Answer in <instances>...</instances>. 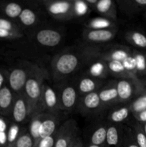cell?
<instances>
[{"instance_id": "obj_1", "label": "cell", "mask_w": 146, "mask_h": 147, "mask_svg": "<svg viewBox=\"0 0 146 147\" xmlns=\"http://www.w3.org/2000/svg\"><path fill=\"white\" fill-rule=\"evenodd\" d=\"M84 60L82 53L65 51L57 55L52 60L51 67L55 81H60L74 73Z\"/></svg>"}, {"instance_id": "obj_2", "label": "cell", "mask_w": 146, "mask_h": 147, "mask_svg": "<svg viewBox=\"0 0 146 147\" xmlns=\"http://www.w3.org/2000/svg\"><path fill=\"white\" fill-rule=\"evenodd\" d=\"M47 73L37 65H33L28 79L24 86L23 93L29 106L30 118L37 111L39 101L41 96L42 88L46 80Z\"/></svg>"}, {"instance_id": "obj_3", "label": "cell", "mask_w": 146, "mask_h": 147, "mask_svg": "<svg viewBox=\"0 0 146 147\" xmlns=\"http://www.w3.org/2000/svg\"><path fill=\"white\" fill-rule=\"evenodd\" d=\"M115 83L120 103L127 104L146 90L140 78H118Z\"/></svg>"}, {"instance_id": "obj_4", "label": "cell", "mask_w": 146, "mask_h": 147, "mask_svg": "<svg viewBox=\"0 0 146 147\" xmlns=\"http://www.w3.org/2000/svg\"><path fill=\"white\" fill-rule=\"evenodd\" d=\"M80 138V129L74 119H68L61 124L56 133L54 147H72Z\"/></svg>"}, {"instance_id": "obj_5", "label": "cell", "mask_w": 146, "mask_h": 147, "mask_svg": "<svg viewBox=\"0 0 146 147\" xmlns=\"http://www.w3.org/2000/svg\"><path fill=\"white\" fill-rule=\"evenodd\" d=\"M60 111L57 91L45 81L42 85L37 111L57 115Z\"/></svg>"}, {"instance_id": "obj_6", "label": "cell", "mask_w": 146, "mask_h": 147, "mask_svg": "<svg viewBox=\"0 0 146 147\" xmlns=\"http://www.w3.org/2000/svg\"><path fill=\"white\" fill-rule=\"evenodd\" d=\"M42 4L51 17L59 20H70L75 17L74 1L47 0Z\"/></svg>"}, {"instance_id": "obj_7", "label": "cell", "mask_w": 146, "mask_h": 147, "mask_svg": "<svg viewBox=\"0 0 146 147\" xmlns=\"http://www.w3.org/2000/svg\"><path fill=\"white\" fill-rule=\"evenodd\" d=\"M57 91L60 110L67 112L71 111L77 106L80 96L76 85L66 83L60 86Z\"/></svg>"}, {"instance_id": "obj_8", "label": "cell", "mask_w": 146, "mask_h": 147, "mask_svg": "<svg viewBox=\"0 0 146 147\" xmlns=\"http://www.w3.org/2000/svg\"><path fill=\"white\" fill-rule=\"evenodd\" d=\"M77 107L80 113L83 116L97 115L104 111L97 91L80 97Z\"/></svg>"}, {"instance_id": "obj_9", "label": "cell", "mask_w": 146, "mask_h": 147, "mask_svg": "<svg viewBox=\"0 0 146 147\" xmlns=\"http://www.w3.org/2000/svg\"><path fill=\"white\" fill-rule=\"evenodd\" d=\"M32 66L33 65H27L24 67H15L9 73V83L10 89L15 95L23 92Z\"/></svg>"}, {"instance_id": "obj_10", "label": "cell", "mask_w": 146, "mask_h": 147, "mask_svg": "<svg viewBox=\"0 0 146 147\" xmlns=\"http://www.w3.org/2000/svg\"><path fill=\"white\" fill-rule=\"evenodd\" d=\"M11 115L14 121L17 124L22 123L27 119H30L29 106L23 92L15 95Z\"/></svg>"}, {"instance_id": "obj_11", "label": "cell", "mask_w": 146, "mask_h": 147, "mask_svg": "<svg viewBox=\"0 0 146 147\" xmlns=\"http://www.w3.org/2000/svg\"><path fill=\"white\" fill-rule=\"evenodd\" d=\"M133 55V52L125 46H117L110 48L105 51H102L97 47V58L103 61H125Z\"/></svg>"}, {"instance_id": "obj_12", "label": "cell", "mask_w": 146, "mask_h": 147, "mask_svg": "<svg viewBox=\"0 0 146 147\" xmlns=\"http://www.w3.org/2000/svg\"><path fill=\"white\" fill-rule=\"evenodd\" d=\"M97 93L103 110L107 108L113 107L120 103L116 88L115 80L110 81L103 85L102 87L97 91Z\"/></svg>"}, {"instance_id": "obj_13", "label": "cell", "mask_w": 146, "mask_h": 147, "mask_svg": "<svg viewBox=\"0 0 146 147\" xmlns=\"http://www.w3.org/2000/svg\"><path fill=\"white\" fill-rule=\"evenodd\" d=\"M117 30L105 29V30H90L85 29L83 31L82 37L84 41L89 43H104L111 41L115 38Z\"/></svg>"}, {"instance_id": "obj_14", "label": "cell", "mask_w": 146, "mask_h": 147, "mask_svg": "<svg viewBox=\"0 0 146 147\" xmlns=\"http://www.w3.org/2000/svg\"><path fill=\"white\" fill-rule=\"evenodd\" d=\"M37 42L44 47H52L58 45L62 41V35L57 30L53 29H42L35 34Z\"/></svg>"}, {"instance_id": "obj_15", "label": "cell", "mask_w": 146, "mask_h": 147, "mask_svg": "<svg viewBox=\"0 0 146 147\" xmlns=\"http://www.w3.org/2000/svg\"><path fill=\"white\" fill-rule=\"evenodd\" d=\"M103 85H104V82L102 80L84 75L78 80L76 84V87H77L79 96L81 97L88 93L98 91L102 87Z\"/></svg>"}, {"instance_id": "obj_16", "label": "cell", "mask_w": 146, "mask_h": 147, "mask_svg": "<svg viewBox=\"0 0 146 147\" xmlns=\"http://www.w3.org/2000/svg\"><path fill=\"white\" fill-rule=\"evenodd\" d=\"M133 116L129 104L119 103L112 107L107 113V122L115 124H123Z\"/></svg>"}, {"instance_id": "obj_17", "label": "cell", "mask_w": 146, "mask_h": 147, "mask_svg": "<svg viewBox=\"0 0 146 147\" xmlns=\"http://www.w3.org/2000/svg\"><path fill=\"white\" fill-rule=\"evenodd\" d=\"M107 123L106 146L120 147L125 126L123 124H115L107 121Z\"/></svg>"}, {"instance_id": "obj_18", "label": "cell", "mask_w": 146, "mask_h": 147, "mask_svg": "<svg viewBox=\"0 0 146 147\" xmlns=\"http://www.w3.org/2000/svg\"><path fill=\"white\" fill-rule=\"evenodd\" d=\"M60 126V121L56 115L46 113L39 130L40 138L47 137L55 134Z\"/></svg>"}, {"instance_id": "obj_19", "label": "cell", "mask_w": 146, "mask_h": 147, "mask_svg": "<svg viewBox=\"0 0 146 147\" xmlns=\"http://www.w3.org/2000/svg\"><path fill=\"white\" fill-rule=\"evenodd\" d=\"M93 9L95 10L102 17L115 21L117 17L116 1L113 0H98Z\"/></svg>"}, {"instance_id": "obj_20", "label": "cell", "mask_w": 146, "mask_h": 147, "mask_svg": "<svg viewBox=\"0 0 146 147\" xmlns=\"http://www.w3.org/2000/svg\"><path fill=\"white\" fill-rule=\"evenodd\" d=\"M117 3L122 11L130 17L146 10V0H123L117 1Z\"/></svg>"}, {"instance_id": "obj_21", "label": "cell", "mask_w": 146, "mask_h": 147, "mask_svg": "<svg viewBox=\"0 0 146 147\" xmlns=\"http://www.w3.org/2000/svg\"><path fill=\"white\" fill-rule=\"evenodd\" d=\"M86 63H88L89 65L87 71V76L102 80L109 73L106 63L97 57L90 59L86 61Z\"/></svg>"}, {"instance_id": "obj_22", "label": "cell", "mask_w": 146, "mask_h": 147, "mask_svg": "<svg viewBox=\"0 0 146 147\" xmlns=\"http://www.w3.org/2000/svg\"><path fill=\"white\" fill-rule=\"evenodd\" d=\"M107 126V122L97 124L94 128L89 137L88 144L97 145V146H106Z\"/></svg>"}, {"instance_id": "obj_23", "label": "cell", "mask_w": 146, "mask_h": 147, "mask_svg": "<svg viewBox=\"0 0 146 147\" xmlns=\"http://www.w3.org/2000/svg\"><path fill=\"white\" fill-rule=\"evenodd\" d=\"M107 65L109 73L119 78H138L127 70L124 63L119 61H104Z\"/></svg>"}, {"instance_id": "obj_24", "label": "cell", "mask_w": 146, "mask_h": 147, "mask_svg": "<svg viewBox=\"0 0 146 147\" xmlns=\"http://www.w3.org/2000/svg\"><path fill=\"white\" fill-rule=\"evenodd\" d=\"M14 97L10 88L4 87L0 89V111L3 114L11 112Z\"/></svg>"}, {"instance_id": "obj_25", "label": "cell", "mask_w": 146, "mask_h": 147, "mask_svg": "<svg viewBox=\"0 0 146 147\" xmlns=\"http://www.w3.org/2000/svg\"><path fill=\"white\" fill-rule=\"evenodd\" d=\"M46 113L43 112H35L33 113L32 116L30 118L29 124L28 132L31 136L33 142L40 139V134H39V130H40V126L42 122L43 119L45 116Z\"/></svg>"}, {"instance_id": "obj_26", "label": "cell", "mask_w": 146, "mask_h": 147, "mask_svg": "<svg viewBox=\"0 0 146 147\" xmlns=\"http://www.w3.org/2000/svg\"><path fill=\"white\" fill-rule=\"evenodd\" d=\"M125 38L134 47L146 50V34L145 33L137 30H131L126 33Z\"/></svg>"}, {"instance_id": "obj_27", "label": "cell", "mask_w": 146, "mask_h": 147, "mask_svg": "<svg viewBox=\"0 0 146 147\" xmlns=\"http://www.w3.org/2000/svg\"><path fill=\"white\" fill-rule=\"evenodd\" d=\"M87 29L90 30H105L115 28L114 22L104 17L94 18L88 21L86 24Z\"/></svg>"}, {"instance_id": "obj_28", "label": "cell", "mask_w": 146, "mask_h": 147, "mask_svg": "<svg viewBox=\"0 0 146 147\" xmlns=\"http://www.w3.org/2000/svg\"><path fill=\"white\" fill-rule=\"evenodd\" d=\"M130 128L139 147H146V135L143 131L142 125L135 120L132 123Z\"/></svg>"}, {"instance_id": "obj_29", "label": "cell", "mask_w": 146, "mask_h": 147, "mask_svg": "<svg viewBox=\"0 0 146 147\" xmlns=\"http://www.w3.org/2000/svg\"><path fill=\"white\" fill-rule=\"evenodd\" d=\"M128 104L133 115L146 110V90L135 98Z\"/></svg>"}, {"instance_id": "obj_30", "label": "cell", "mask_w": 146, "mask_h": 147, "mask_svg": "<svg viewBox=\"0 0 146 147\" xmlns=\"http://www.w3.org/2000/svg\"><path fill=\"white\" fill-rule=\"evenodd\" d=\"M18 19L21 24L25 27H31L37 23V15L31 9L24 8Z\"/></svg>"}, {"instance_id": "obj_31", "label": "cell", "mask_w": 146, "mask_h": 147, "mask_svg": "<svg viewBox=\"0 0 146 147\" xmlns=\"http://www.w3.org/2000/svg\"><path fill=\"white\" fill-rule=\"evenodd\" d=\"M135 60V67L137 77L138 76H146V54L140 52H133Z\"/></svg>"}, {"instance_id": "obj_32", "label": "cell", "mask_w": 146, "mask_h": 147, "mask_svg": "<svg viewBox=\"0 0 146 147\" xmlns=\"http://www.w3.org/2000/svg\"><path fill=\"white\" fill-rule=\"evenodd\" d=\"M21 4L16 2H9L4 7V11L7 17L11 19H18L23 10Z\"/></svg>"}, {"instance_id": "obj_33", "label": "cell", "mask_w": 146, "mask_h": 147, "mask_svg": "<svg viewBox=\"0 0 146 147\" xmlns=\"http://www.w3.org/2000/svg\"><path fill=\"white\" fill-rule=\"evenodd\" d=\"M33 139L29 134L28 130H22L17 140L8 147H32Z\"/></svg>"}, {"instance_id": "obj_34", "label": "cell", "mask_w": 146, "mask_h": 147, "mask_svg": "<svg viewBox=\"0 0 146 147\" xmlns=\"http://www.w3.org/2000/svg\"><path fill=\"white\" fill-rule=\"evenodd\" d=\"M120 147H139L136 143L130 126L125 127L123 139Z\"/></svg>"}, {"instance_id": "obj_35", "label": "cell", "mask_w": 146, "mask_h": 147, "mask_svg": "<svg viewBox=\"0 0 146 147\" xmlns=\"http://www.w3.org/2000/svg\"><path fill=\"white\" fill-rule=\"evenodd\" d=\"M21 131L22 130L20 129L19 124L17 123H13L9 126L7 132V144H8L7 147L12 145L17 140Z\"/></svg>"}, {"instance_id": "obj_36", "label": "cell", "mask_w": 146, "mask_h": 147, "mask_svg": "<svg viewBox=\"0 0 146 147\" xmlns=\"http://www.w3.org/2000/svg\"><path fill=\"white\" fill-rule=\"evenodd\" d=\"M55 136L56 134L47 137L40 138L33 142L32 147H54Z\"/></svg>"}, {"instance_id": "obj_37", "label": "cell", "mask_w": 146, "mask_h": 147, "mask_svg": "<svg viewBox=\"0 0 146 147\" xmlns=\"http://www.w3.org/2000/svg\"><path fill=\"white\" fill-rule=\"evenodd\" d=\"M0 29L11 32L20 31L19 28L16 24L6 19L0 18Z\"/></svg>"}, {"instance_id": "obj_38", "label": "cell", "mask_w": 146, "mask_h": 147, "mask_svg": "<svg viewBox=\"0 0 146 147\" xmlns=\"http://www.w3.org/2000/svg\"><path fill=\"white\" fill-rule=\"evenodd\" d=\"M74 8L75 17H79L85 14L88 7L84 1H74Z\"/></svg>"}, {"instance_id": "obj_39", "label": "cell", "mask_w": 146, "mask_h": 147, "mask_svg": "<svg viewBox=\"0 0 146 147\" xmlns=\"http://www.w3.org/2000/svg\"><path fill=\"white\" fill-rule=\"evenodd\" d=\"M23 36L21 31L11 32L8 30L0 29V38L3 39H17L20 38Z\"/></svg>"}, {"instance_id": "obj_40", "label": "cell", "mask_w": 146, "mask_h": 147, "mask_svg": "<svg viewBox=\"0 0 146 147\" xmlns=\"http://www.w3.org/2000/svg\"><path fill=\"white\" fill-rule=\"evenodd\" d=\"M133 116L136 121L141 123V124L146 123V110L133 115Z\"/></svg>"}, {"instance_id": "obj_41", "label": "cell", "mask_w": 146, "mask_h": 147, "mask_svg": "<svg viewBox=\"0 0 146 147\" xmlns=\"http://www.w3.org/2000/svg\"><path fill=\"white\" fill-rule=\"evenodd\" d=\"M0 132L1 133H7L8 129H7V125L5 121L2 119H0Z\"/></svg>"}, {"instance_id": "obj_42", "label": "cell", "mask_w": 146, "mask_h": 147, "mask_svg": "<svg viewBox=\"0 0 146 147\" xmlns=\"http://www.w3.org/2000/svg\"><path fill=\"white\" fill-rule=\"evenodd\" d=\"M84 1L87 4V7H91L92 9H94V7L97 4L98 0H84Z\"/></svg>"}, {"instance_id": "obj_43", "label": "cell", "mask_w": 146, "mask_h": 147, "mask_svg": "<svg viewBox=\"0 0 146 147\" xmlns=\"http://www.w3.org/2000/svg\"><path fill=\"white\" fill-rule=\"evenodd\" d=\"M72 147H84V144L83 142V141L82 140L81 138H79L77 140V142L74 143V144L73 145Z\"/></svg>"}, {"instance_id": "obj_44", "label": "cell", "mask_w": 146, "mask_h": 147, "mask_svg": "<svg viewBox=\"0 0 146 147\" xmlns=\"http://www.w3.org/2000/svg\"><path fill=\"white\" fill-rule=\"evenodd\" d=\"M4 76H3L2 73L0 72V89H1V88H3V84H4Z\"/></svg>"}, {"instance_id": "obj_45", "label": "cell", "mask_w": 146, "mask_h": 147, "mask_svg": "<svg viewBox=\"0 0 146 147\" xmlns=\"http://www.w3.org/2000/svg\"><path fill=\"white\" fill-rule=\"evenodd\" d=\"M84 147H107L106 146H97V145L90 144H84Z\"/></svg>"}, {"instance_id": "obj_46", "label": "cell", "mask_w": 146, "mask_h": 147, "mask_svg": "<svg viewBox=\"0 0 146 147\" xmlns=\"http://www.w3.org/2000/svg\"><path fill=\"white\" fill-rule=\"evenodd\" d=\"M140 124H141V123H140ZM141 125H142V127H143V131H144L145 134V135H146V123H142Z\"/></svg>"}, {"instance_id": "obj_47", "label": "cell", "mask_w": 146, "mask_h": 147, "mask_svg": "<svg viewBox=\"0 0 146 147\" xmlns=\"http://www.w3.org/2000/svg\"><path fill=\"white\" fill-rule=\"evenodd\" d=\"M142 81H143V84L146 86V79H143V80H142Z\"/></svg>"}, {"instance_id": "obj_48", "label": "cell", "mask_w": 146, "mask_h": 147, "mask_svg": "<svg viewBox=\"0 0 146 147\" xmlns=\"http://www.w3.org/2000/svg\"><path fill=\"white\" fill-rule=\"evenodd\" d=\"M144 17H145V18L146 19V10L144 11Z\"/></svg>"}, {"instance_id": "obj_49", "label": "cell", "mask_w": 146, "mask_h": 147, "mask_svg": "<svg viewBox=\"0 0 146 147\" xmlns=\"http://www.w3.org/2000/svg\"><path fill=\"white\" fill-rule=\"evenodd\" d=\"M0 147H1V146H0Z\"/></svg>"}]
</instances>
